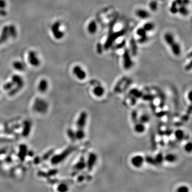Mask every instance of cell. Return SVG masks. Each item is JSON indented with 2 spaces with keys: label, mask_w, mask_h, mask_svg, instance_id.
Masks as SVG:
<instances>
[{
  "label": "cell",
  "mask_w": 192,
  "mask_h": 192,
  "mask_svg": "<svg viewBox=\"0 0 192 192\" xmlns=\"http://www.w3.org/2000/svg\"><path fill=\"white\" fill-rule=\"evenodd\" d=\"M51 30L54 37L56 40H60L64 38V33L61 29V23L59 22H56L51 27Z\"/></svg>",
  "instance_id": "cell-1"
},
{
  "label": "cell",
  "mask_w": 192,
  "mask_h": 192,
  "mask_svg": "<svg viewBox=\"0 0 192 192\" xmlns=\"http://www.w3.org/2000/svg\"><path fill=\"white\" fill-rule=\"evenodd\" d=\"M27 59L29 64L33 67H37L40 65V59L35 51L33 50L29 51L28 53Z\"/></svg>",
  "instance_id": "cell-2"
},
{
  "label": "cell",
  "mask_w": 192,
  "mask_h": 192,
  "mask_svg": "<svg viewBox=\"0 0 192 192\" xmlns=\"http://www.w3.org/2000/svg\"><path fill=\"white\" fill-rule=\"evenodd\" d=\"M73 73L76 78L79 80H84L86 78V72L79 65H76L73 67Z\"/></svg>",
  "instance_id": "cell-3"
},
{
  "label": "cell",
  "mask_w": 192,
  "mask_h": 192,
  "mask_svg": "<svg viewBox=\"0 0 192 192\" xmlns=\"http://www.w3.org/2000/svg\"><path fill=\"white\" fill-rule=\"evenodd\" d=\"M87 114L85 112H82L80 114L79 117L76 122V126L77 129H84L87 120Z\"/></svg>",
  "instance_id": "cell-4"
},
{
  "label": "cell",
  "mask_w": 192,
  "mask_h": 192,
  "mask_svg": "<svg viewBox=\"0 0 192 192\" xmlns=\"http://www.w3.org/2000/svg\"><path fill=\"white\" fill-rule=\"evenodd\" d=\"M97 160V156L95 153H91L89 154L88 156L87 163H86V166L89 171H91L95 165Z\"/></svg>",
  "instance_id": "cell-5"
},
{
  "label": "cell",
  "mask_w": 192,
  "mask_h": 192,
  "mask_svg": "<svg viewBox=\"0 0 192 192\" xmlns=\"http://www.w3.org/2000/svg\"><path fill=\"white\" fill-rule=\"evenodd\" d=\"M145 162V159L141 155H136L131 160V163L134 167L141 168Z\"/></svg>",
  "instance_id": "cell-6"
},
{
  "label": "cell",
  "mask_w": 192,
  "mask_h": 192,
  "mask_svg": "<svg viewBox=\"0 0 192 192\" xmlns=\"http://www.w3.org/2000/svg\"><path fill=\"white\" fill-rule=\"evenodd\" d=\"M132 65L133 63L129 51H126L123 55V66L126 69H129L132 67Z\"/></svg>",
  "instance_id": "cell-7"
},
{
  "label": "cell",
  "mask_w": 192,
  "mask_h": 192,
  "mask_svg": "<svg viewBox=\"0 0 192 192\" xmlns=\"http://www.w3.org/2000/svg\"><path fill=\"white\" fill-rule=\"evenodd\" d=\"M49 82L45 79H42L39 82L38 85V89L40 92L44 93L48 90L49 89Z\"/></svg>",
  "instance_id": "cell-8"
},
{
  "label": "cell",
  "mask_w": 192,
  "mask_h": 192,
  "mask_svg": "<svg viewBox=\"0 0 192 192\" xmlns=\"http://www.w3.org/2000/svg\"><path fill=\"white\" fill-rule=\"evenodd\" d=\"M12 83L13 84L17 85V87L22 88L24 85V82L22 77L18 75H14L12 77Z\"/></svg>",
  "instance_id": "cell-9"
},
{
  "label": "cell",
  "mask_w": 192,
  "mask_h": 192,
  "mask_svg": "<svg viewBox=\"0 0 192 192\" xmlns=\"http://www.w3.org/2000/svg\"><path fill=\"white\" fill-rule=\"evenodd\" d=\"M105 93V89L101 85H98L93 88V95L97 97H100L102 96Z\"/></svg>",
  "instance_id": "cell-10"
},
{
  "label": "cell",
  "mask_w": 192,
  "mask_h": 192,
  "mask_svg": "<svg viewBox=\"0 0 192 192\" xmlns=\"http://www.w3.org/2000/svg\"><path fill=\"white\" fill-rule=\"evenodd\" d=\"M13 67L14 69L19 72H23L25 69V65L20 61H15L13 63Z\"/></svg>",
  "instance_id": "cell-11"
},
{
  "label": "cell",
  "mask_w": 192,
  "mask_h": 192,
  "mask_svg": "<svg viewBox=\"0 0 192 192\" xmlns=\"http://www.w3.org/2000/svg\"><path fill=\"white\" fill-rule=\"evenodd\" d=\"M171 46V50L173 54L176 56H179L181 53V49L180 45L175 42L170 45Z\"/></svg>",
  "instance_id": "cell-12"
},
{
  "label": "cell",
  "mask_w": 192,
  "mask_h": 192,
  "mask_svg": "<svg viewBox=\"0 0 192 192\" xmlns=\"http://www.w3.org/2000/svg\"><path fill=\"white\" fill-rule=\"evenodd\" d=\"M137 33L138 36L141 37V42H146L147 37L146 36V32L144 30V28H139L137 30Z\"/></svg>",
  "instance_id": "cell-13"
},
{
  "label": "cell",
  "mask_w": 192,
  "mask_h": 192,
  "mask_svg": "<svg viewBox=\"0 0 192 192\" xmlns=\"http://www.w3.org/2000/svg\"><path fill=\"white\" fill-rule=\"evenodd\" d=\"M164 40L165 42L167 43L168 45H171L172 43H173L175 42L174 38L173 35L170 33H167L164 36Z\"/></svg>",
  "instance_id": "cell-14"
},
{
  "label": "cell",
  "mask_w": 192,
  "mask_h": 192,
  "mask_svg": "<svg viewBox=\"0 0 192 192\" xmlns=\"http://www.w3.org/2000/svg\"><path fill=\"white\" fill-rule=\"evenodd\" d=\"M134 129V131L138 133H143L145 130V127L144 123L141 122H137L135 124Z\"/></svg>",
  "instance_id": "cell-15"
},
{
  "label": "cell",
  "mask_w": 192,
  "mask_h": 192,
  "mask_svg": "<svg viewBox=\"0 0 192 192\" xmlns=\"http://www.w3.org/2000/svg\"><path fill=\"white\" fill-rule=\"evenodd\" d=\"M136 14L139 18L142 19H147L149 16V13L146 10L143 9L138 10L136 11Z\"/></svg>",
  "instance_id": "cell-16"
},
{
  "label": "cell",
  "mask_w": 192,
  "mask_h": 192,
  "mask_svg": "<svg viewBox=\"0 0 192 192\" xmlns=\"http://www.w3.org/2000/svg\"><path fill=\"white\" fill-rule=\"evenodd\" d=\"M88 30L90 34H94L97 30V25L95 21H91L88 26Z\"/></svg>",
  "instance_id": "cell-17"
},
{
  "label": "cell",
  "mask_w": 192,
  "mask_h": 192,
  "mask_svg": "<svg viewBox=\"0 0 192 192\" xmlns=\"http://www.w3.org/2000/svg\"><path fill=\"white\" fill-rule=\"evenodd\" d=\"M177 158L173 154H168L164 157V160L169 163H173L177 160Z\"/></svg>",
  "instance_id": "cell-18"
},
{
  "label": "cell",
  "mask_w": 192,
  "mask_h": 192,
  "mask_svg": "<svg viewBox=\"0 0 192 192\" xmlns=\"http://www.w3.org/2000/svg\"><path fill=\"white\" fill-rule=\"evenodd\" d=\"M174 136L177 141L180 142L182 141L185 137L184 132L183 130H176L174 132Z\"/></svg>",
  "instance_id": "cell-19"
},
{
  "label": "cell",
  "mask_w": 192,
  "mask_h": 192,
  "mask_svg": "<svg viewBox=\"0 0 192 192\" xmlns=\"http://www.w3.org/2000/svg\"><path fill=\"white\" fill-rule=\"evenodd\" d=\"M75 133V136L76 139L78 140H82L85 137V132L84 131V129H77Z\"/></svg>",
  "instance_id": "cell-20"
},
{
  "label": "cell",
  "mask_w": 192,
  "mask_h": 192,
  "mask_svg": "<svg viewBox=\"0 0 192 192\" xmlns=\"http://www.w3.org/2000/svg\"><path fill=\"white\" fill-rule=\"evenodd\" d=\"M145 161L148 164H149L150 165H157V163L156 162V161H155V158H154L152 156H148L146 157V158L145 159Z\"/></svg>",
  "instance_id": "cell-21"
},
{
  "label": "cell",
  "mask_w": 192,
  "mask_h": 192,
  "mask_svg": "<svg viewBox=\"0 0 192 192\" xmlns=\"http://www.w3.org/2000/svg\"><path fill=\"white\" fill-rule=\"evenodd\" d=\"M154 158H155V161H156V162L157 164H161L163 162V161L164 160V156H163V154H161V153L158 154L156 155V156H155Z\"/></svg>",
  "instance_id": "cell-22"
},
{
  "label": "cell",
  "mask_w": 192,
  "mask_h": 192,
  "mask_svg": "<svg viewBox=\"0 0 192 192\" xmlns=\"http://www.w3.org/2000/svg\"><path fill=\"white\" fill-rule=\"evenodd\" d=\"M67 135H68V137L72 140V141H75V140L76 139V136H75V132L73 131L72 129H68V130H67Z\"/></svg>",
  "instance_id": "cell-23"
},
{
  "label": "cell",
  "mask_w": 192,
  "mask_h": 192,
  "mask_svg": "<svg viewBox=\"0 0 192 192\" xmlns=\"http://www.w3.org/2000/svg\"><path fill=\"white\" fill-rule=\"evenodd\" d=\"M154 26L153 23H146L144 25V29L146 31V32H149V31H151L154 29Z\"/></svg>",
  "instance_id": "cell-24"
},
{
  "label": "cell",
  "mask_w": 192,
  "mask_h": 192,
  "mask_svg": "<svg viewBox=\"0 0 192 192\" xmlns=\"http://www.w3.org/2000/svg\"><path fill=\"white\" fill-rule=\"evenodd\" d=\"M177 192H189V189L188 186L182 185L179 186L176 190Z\"/></svg>",
  "instance_id": "cell-25"
},
{
  "label": "cell",
  "mask_w": 192,
  "mask_h": 192,
  "mask_svg": "<svg viewBox=\"0 0 192 192\" xmlns=\"http://www.w3.org/2000/svg\"><path fill=\"white\" fill-rule=\"evenodd\" d=\"M86 167V163L84 161L82 160L81 161H80L78 163H77L76 165V169H78L80 170H82L83 169H84Z\"/></svg>",
  "instance_id": "cell-26"
},
{
  "label": "cell",
  "mask_w": 192,
  "mask_h": 192,
  "mask_svg": "<svg viewBox=\"0 0 192 192\" xmlns=\"http://www.w3.org/2000/svg\"><path fill=\"white\" fill-rule=\"evenodd\" d=\"M149 116L147 115H146V114H144V115H142L141 117V120H140V122L143 123H146L148 121H149Z\"/></svg>",
  "instance_id": "cell-27"
},
{
  "label": "cell",
  "mask_w": 192,
  "mask_h": 192,
  "mask_svg": "<svg viewBox=\"0 0 192 192\" xmlns=\"http://www.w3.org/2000/svg\"><path fill=\"white\" fill-rule=\"evenodd\" d=\"M191 148H192V146H191V144L190 142L188 143L187 144H186V145L185 146V150L187 152H188V153L191 152Z\"/></svg>",
  "instance_id": "cell-28"
},
{
  "label": "cell",
  "mask_w": 192,
  "mask_h": 192,
  "mask_svg": "<svg viewBox=\"0 0 192 192\" xmlns=\"http://www.w3.org/2000/svg\"><path fill=\"white\" fill-rule=\"evenodd\" d=\"M7 6V3L4 0H0V9H4Z\"/></svg>",
  "instance_id": "cell-29"
},
{
  "label": "cell",
  "mask_w": 192,
  "mask_h": 192,
  "mask_svg": "<svg viewBox=\"0 0 192 192\" xmlns=\"http://www.w3.org/2000/svg\"><path fill=\"white\" fill-rule=\"evenodd\" d=\"M137 114L136 112H133L132 113V119L133 121H135L137 120Z\"/></svg>",
  "instance_id": "cell-30"
},
{
  "label": "cell",
  "mask_w": 192,
  "mask_h": 192,
  "mask_svg": "<svg viewBox=\"0 0 192 192\" xmlns=\"http://www.w3.org/2000/svg\"><path fill=\"white\" fill-rule=\"evenodd\" d=\"M157 7V4L156 3H155V2H153L152 3L150 4V7H151L152 10H154Z\"/></svg>",
  "instance_id": "cell-31"
},
{
  "label": "cell",
  "mask_w": 192,
  "mask_h": 192,
  "mask_svg": "<svg viewBox=\"0 0 192 192\" xmlns=\"http://www.w3.org/2000/svg\"><path fill=\"white\" fill-rule=\"evenodd\" d=\"M7 14L6 11L3 9H0V15H6Z\"/></svg>",
  "instance_id": "cell-32"
},
{
  "label": "cell",
  "mask_w": 192,
  "mask_h": 192,
  "mask_svg": "<svg viewBox=\"0 0 192 192\" xmlns=\"http://www.w3.org/2000/svg\"><path fill=\"white\" fill-rule=\"evenodd\" d=\"M191 92H190L188 94V98L190 100H191Z\"/></svg>",
  "instance_id": "cell-33"
}]
</instances>
